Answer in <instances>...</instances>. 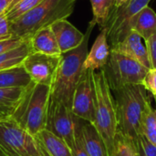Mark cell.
Masks as SVG:
<instances>
[{"instance_id": "obj_15", "label": "cell", "mask_w": 156, "mask_h": 156, "mask_svg": "<svg viewBox=\"0 0 156 156\" xmlns=\"http://www.w3.org/2000/svg\"><path fill=\"white\" fill-rule=\"evenodd\" d=\"M28 40L32 52L52 56H60L62 54L50 27L37 31Z\"/></svg>"}, {"instance_id": "obj_28", "label": "cell", "mask_w": 156, "mask_h": 156, "mask_svg": "<svg viewBox=\"0 0 156 156\" xmlns=\"http://www.w3.org/2000/svg\"><path fill=\"white\" fill-rule=\"evenodd\" d=\"M142 85L156 97V69H151L146 73Z\"/></svg>"}, {"instance_id": "obj_6", "label": "cell", "mask_w": 156, "mask_h": 156, "mask_svg": "<svg viewBox=\"0 0 156 156\" xmlns=\"http://www.w3.org/2000/svg\"><path fill=\"white\" fill-rule=\"evenodd\" d=\"M0 149L12 156H48L36 136L9 117L0 119Z\"/></svg>"}, {"instance_id": "obj_32", "label": "cell", "mask_w": 156, "mask_h": 156, "mask_svg": "<svg viewBox=\"0 0 156 156\" xmlns=\"http://www.w3.org/2000/svg\"><path fill=\"white\" fill-rule=\"evenodd\" d=\"M13 0H0V15L5 14Z\"/></svg>"}, {"instance_id": "obj_7", "label": "cell", "mask_w": 156, "mask_h": 156, "mask_svg": "<svg viewBox=\"0 0 156 156\" xmlns=\"http://www.w3.org/2000/svg\"><path fill=\"white\" fill-rule=\"evenodd\" d=\"M102 69L112 91L127 85L142 84L149 70L138 61L112 49Z\"/></svg>"}, {"instance_id": "obj_36", "label": "cell", "mask_w": 156, "mask_h": 156, "mask_svg": "<svg viewBox=\"0 0 156 156\" xmlns=\"http://www.w3.org/2000/svg\"><path fill=\"white\" fill-rule=\"evenodd\" d=\"M0 156H12V155H10V154H8L7 153H5V152H4V151H2V150L0 149Z\"/></svg>"}, {"instance_id": "obj_33", "label": "cell", "mask_w": 156, "mask_h": 156, "mask_svg": "<svg viewBox=\"0 0 156 156\" xmlns=\"http://www.w3.org/2000/svg\"><path fill=\"white\" fill-rule=\"evenodd\" d=\"M128 0H114V6L115 7H119L122 5H123L124 3H126Z\"/></svg>"}, {"instance_id": "obj_20", "label": "cell", "mask_w": 156, "mask_h": 156, "mask_svg": "<svg viewBox=\"0 0 156 156\" xmlns=\"http://www.w3.org/2000/svg\"><path fill=\"white\" fill-rule=\"evenodd\" d=\"M30 82V77L22 65L0 71V89L27 87Z\"/></svg>"}, {"instance_id": "obj_14", "label": "cell", "mask_w": 156, "mask_h": 156, "mask_svg": "<svg viewBox=\"0 0 156 156\" xmlns=\"http://www.w3.org/2000/svg\"><path fill=\"white\" fill-rule=\"evenodd\" d=\"M110 53L111 48L108 42L107 30L106 28H101L91 47V49L88 52L83 64V69L94 71L96 69L100 70L103 69L108 62Z\"/></svg>"}, {"instance_id": "obj_35", "label": "cell", "mask_w": 156, "mask_h": 156, "mask_svg": "<svg viewBox=\"0 0 156 156\" xmlns=\"http://www.w3.org/2000/svg\"><path fill=\"white\" fill-rule=\"evenodd\" d=\"M19 1H21V0H13V1H12V3H11V5H10V6L8 7V9H7V10H9L10 8H12V7H13L16 4H17ZM7 10H6V11H7Z\"/></svg>"}, {"instance_id": "obj_8", "label": "cell", "mask_w": 156, "mask_h": 156, "mask_svg": "<svg viewBox=\"0 0 156 156\" xmlns=\"http://www.w3.org/2000/svg\"><path fill=\"white\" fill-rule=\"evenodd\" d=\"M151 0H128L119 7L113 6L106 25L107 37L110 48L122 41L131 31L129 25L132 19L139 14Z\"/></svg>"}, {"instance_id": "obj_5", "label": "cell", "mask_w": 156, "mask_h": 156, "mask_svg": "<svg viewBox=\"0 0 156 156\" xmlns=\"http://www.w3.org/2000/svg\"><path fill=\"white\" fill-rule=\"evenodd\" d=\"M93 83L95 90V127L101 137L109 156L113 155V145L118 132V120L115 100L109 87L104 70L101 69L93 73Z\"/></svg>"}, {"instance_id": "obj_29", "label": "cell", "mask_w": 156, "mask_h": 156, "mask_svg": "<svg viewBox=\"0 0 156 156\" xmlns=\"http://www.w3.org/2000/svg\"><path fill=\"white\" fill-rule=\"evenodd\" d=\"M11 37V22L7 19L5 14L0 15V40L9 39Z\"/></svg>"}, {"instance_id": "obj_26", "label": "cell", "mask_w": 156, "mask_h": 156, "mask_svg": "<svg viewBox=\"0 0 156 156\" xmlns=\"http://www.w3.org/2000/svg\"><path fill=\"white\" fill-rule=\"evenodd\" d=\"M83 120L78 118V122L76 124V129H75V139H74V144L72 145L71 153L72 156H90L88 154L84 144L82 141V135H81V124H82Z\"/></svg>"}, {"instance_id": "obj_9", "label": "cell", "mask_w": 156, "mask_h": 156, "mask_svg": "<svg viewBox=\"0 0 156 156\" xmlns=\"http://www.w3.org/2000/svg\"><path fill=\"white\" fill-rule=\"evenodd\" d=\"M78 117L60 101L50 97L48 108L45 130L64 141L69 148L75 139V129Z\"/></svg>"}, {"instance_id": "obj_11", "label": "cell", "mask_w": 156, "mask_h": 156, "mask_svg": "<svg viewBox=\"0 0 156 156\" xmlns=\"http://www.w3.org/2000/svg\"><path fill=\"white\" fill-rule=\"evenodd\" d=\"M60 56L30 52L22 62V67L31 81L51 87L60 62Z\"/></svg>"}, {"instance_id": "obj_23", "label": "cell", "mask_w": 156, "mask_h": 156, "mask_svg": "<svg viewBox=\"0 0 156 156\" xmlns=\"http://www.w3.org/2000/svg\"><path fill=\"white\" fill-rule=\"evenodd\" d=\"M137 154L138 140L135 141L133 138L117 132L114 139L112 156H137Z\"/></svg>"}, {"instance_id": "obj_1", "label": "cell", "mask_w": 156, "mask_h": 156, "mask_svg": "<svg viewBox=\"0 0 156 156\" xmlns=\"http://www.w3.org/2000/svg\"><path fill=\"white\" fill-rule=\"evenodd\" d=\"M95 25L92 20L90 22L84 39L78 48L61 54L55 80L50 87V97L60 101L69 110L75 89L84 69L83 64L89 52V39Z\"/></svg>"}, {"instance_id": "obj_24", "label": "cell", "mask_w": 156, "mask_h": 156, "mask_svg": "<svg viewBox=\"0 0 156 156\" xmlns=\"http://www.w3.org/2000/svg\"><path fill=\"white\" fill-rule=\"evenodd\" d=\"M90 3L93 12L92 21L103 28L114 6V0H90Z\"/></svg>"}, {"instance_id": "obj_22", "label": "cell", "mask_w": 156, "mask_h": 156, "mask_svg": "<svg viewBox=\"0 0 156 156\" xmlns=\"http://www.w3.org/2000/svg\"><path fill=\"white\" fill-rule=\"evenodd\" d=\"M154 98L156 105V97ZM141 133L142 136L156 146V106L153 108L151 101L147 104L142 115Z\"/></svg>"}, {"instance_id": "obj_34", "label": "cell", "mask_w": 156, "mask_h": 156, "mask_svg": "<svg viewBox=\"0 0 156 156\" xmlns=\"http://www.w3.org/2000/svg\"><path fill=\"white\" fill-rule=\"evenodd\" d=\"M137 156H144V152H143V149H142V146H141V144L138 140V154Z\"/></svg>"}, {"instance_id": "obj_25", "label": "cell", "mask_w": 156, "mask_h": 156, "mask_svg": "<svg viewBox=\"0 0 156 156\" xmlns=\"http://www.w3.org/2000/svg\"><path fill=\"white\" fill-rule=\"evenodd\" d=\"M42 1L44 0H21L12 8L7 10L5 14L10 22H14L24 14L27 13L34 7L38 5Z\"/></svg>"}, {"instance_id": "obj_12", "label": "cell", "mask_w": 156, "mask_h": 156, "mask_svg": "<svg viewBox=\"0 0 156 156\" xmlns=\"http://www.w3.org/2000/svg\"><path fill=\"white\" fill-rule=\"evenodd\" d=\"M111 49L129 57L151 69L146 47L143 43V38L135 31L131 30L122 41L112 47Z\"/></svg>"}, {"instance_id": "obj_10", "label": "cell", "mask_w": 156, "mask_h": 156, "mask_svg": "<svg viewBox=\"0 0 156 156\" xmlns=\"http://www.w3.org/2000/svg\"><path fill=\"white\" fill-rule=\"evenodd\" d=\"M94 70L83 69L75 89L70 111L76 117L93 123L95 110V90L93 83Z\"/></svg>"}, {"instance_id": "obj_3", "label": "cell", "mask_w": 156, "mask_h": 156, "mask_svg": "<svg viewBox=\"0 0 156 156\" xmlns=\"http://www.w3.org/2000/svg\"><path fill=\"white\" fill-rule=\"evenodd\" d=\"M114 95L118 132L137 141L141 136V119L151 101L142 84L127 85L112 91Z\"/></svg>"}, {"instance_id": "obj_37", "label": "cell", "mask_w": 156, "mask_h": 156, "mask_svg": "<svg viewBox=\"0 0 156 156\" xmlns=\"http://www.w3.org/2000/svg\"><path fill=\"white\" fill-rule=\"evenodd\" d=\"M0 119H3V118H2V117H1V116H0Z\"/></svg>"}, {"instance_id": "obj_16", "label": "cell", "mask_w": 156, "mask_h": 156, "mask_svg": "<svg viewBox=\"0 0 156 156\" xmlns=\"http://www.w3.org/2000/svg\"><path fill=\"white\" fill-rule=\"evenodd\" d=\"M130 30L135 31L143 39L147 40L156 33V13L150 7L145 6L130 22Z\"/></svg>"}, {"instance_id": "obj_4", "label": "cell", "mask_w": 156, "mask_h": 156, "mask_svg": "<svg viewBox=\"0 0 156 156\" xmlns=\"http://www.w3.org/2000/svg\"><path fill=\"white\" fill-rule=\"evenodd\" d=\"M49 100L50 87L31 81L9 118L36 136L45 129Z\"/></svg>"}, {"instance_id": "obj_30", "label": "cell", "mask_w": 156, "mask_h": 156, "mask_svg": "<svg viewBox=\"0 0 156 156\" xmlns=\"http://www.w3.org/2000/svg\"><path fill=\"white\" fill-rule=\"evenodd\" d=\"M25 40L20 38H9L5 40H0V54L5 53L13 48H17L20 46Z\"/></svg>"}, {"instance_id": "obj_19", "label": "cell", "mask_w": 156, "mask_h": 156, "mask_svg": "<svg viewBox=\"0 0 156 156\" xmlns=\"http://www.w3.org/2000/svg\"><path fill=\"white\" fill-rule=\"evenodd\" d=\"M27 87L0 89V116L2 118L10 116L24 95Z\"/></svg>"}, {"instance_id": "obj_17", "label": "cell", "mask_w": 156, "mask_h": 156, "mask_svg": "<svg viewBox=\"0 0 156 156\" xmlns=\"http://www.w3.org/2000/svg\"><path fill=\"white\" fill-rule=\"evenodd\" d=\"M81 135L84 147L90 156H109L106 146L95 127L83 121L81 124Z\"/></svg>"}, {"instance_id": "obj_18", "label": "cell", "mask_w": 156, "mask_h": 156, "mask_svg": "<svg viewBox=\"0 0 156 156\" xmlns=\"http://www.w3.org/2000/svg\"><path fill=\"white\" fill-rule=\"evenodd\" d=\"M36 138L42 144L48 156H72L71 149L64 141L45 129L39 132Z\"/></svg>"}, {"instance_id": "obj_21", "label": "cell", "mask_w": 156, "mask_h": 156, "mask_svg": "<svg viewBox=\"0 0 156 156\" xmlns=\"http://www.w3.org/2000/svg\"><path fill=\"white\" fill-rule=\"evenodd\" d=\"M31 52L29 40H25L20 46L5 53L0 54V71L21 66L23 60Z\"/></svg>"}, {"instance_id": "obj_2", "label": "cell", "mask_w": 156, "mask_h": 156, "mask_svg": "<svg viewBox=\"0 0 156 156\" xmlns=\"http://www.w3.org/2000/svg\"><path fill=\"white\" fill-rule=\"evenodd\" d=\"M76 0H44L38 5L11 22V37L29 39L37 31L67 19L74 11Z\"/></svg>"}, {"instance_id": "obj_27", "label": "cell", "mask_w": 156, "mask_h": 156, "mask_svg": "<svg viewBox=\"0 0 156 156\" xmlns=\"http://www.w3.org/2000/svg\"><path fill=\"white\" fill-rule=\"evenodd\" d=\"M145 47L151 69H156V33L145 40Z\"/></svg>"}, {"instance_id": "obj_13", "label": "cell", "mask_w": 156, "mask_h": 156, "mask_svg": "<svg viewBox=\"0 0 156 156\" xmlns=\"http://www.w3.org/2000/svg\"><path fill=\"white\" fill-rule=\"evenodd\" d=\"M61 53L78 48L84 39V34L76 28L67 19L55 22L50 26Z\"/></svg>"}, {"instance_id": "obj_31", "label": "cell", "mask_w": 156, "mask_h": 156, "mask_svg": "<svg viewBox=\"0 0 156 156\" xmlns=\"http://www.w3.org/2000/svg\"><path fill=\"white\" fill-rule=\"evenodd\" d=\"M138 140H139V142L141 144V146H142V149H143L144 156H156L155 145L151 144L144 136H141Z\"/></svg>"}]
</instances>
